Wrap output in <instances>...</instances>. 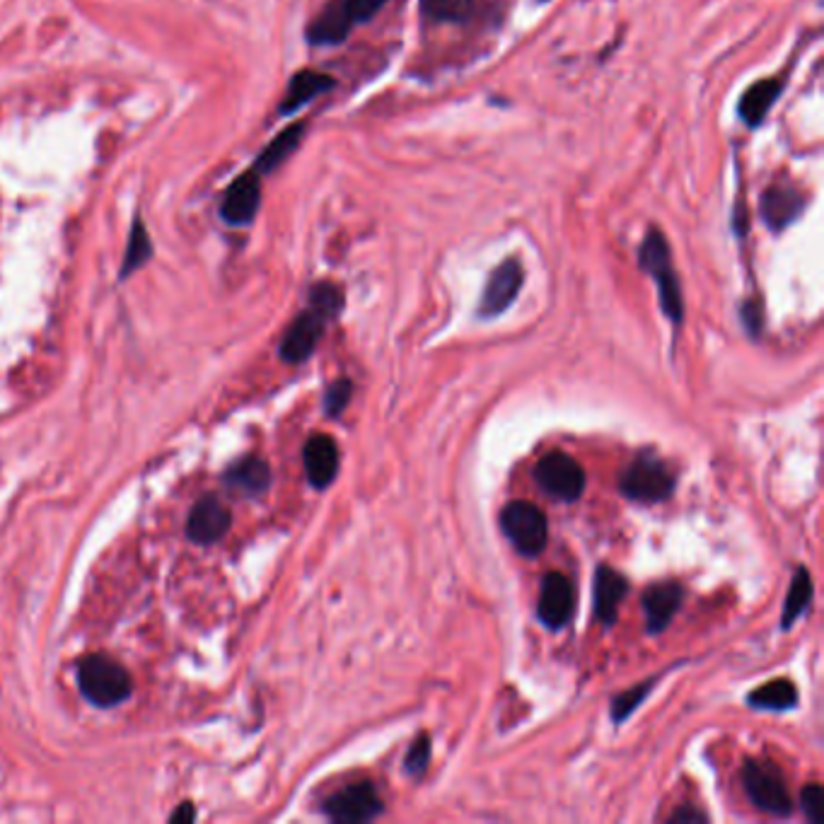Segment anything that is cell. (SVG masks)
<instances>
[{"label":"cell","instance_id":"cell-1","mask_svg":"<svg viewBox=\"0 0 824 824\" xmlns=\"http://www.w3.org/2000/svg\"><path fill=\"white\" fill-rule=\"evenodd\" d=\"M639 261H641V269L648 273V276L655 281V285H658L661 307L665 317L670 319L673 325H682V319H685L682 289H679L677 271L673 267L670 245H667V240L658 228H651L646 237H643Z\"/></svg>","mask_w":824,"mask_h":824},{"label":"cell","instance_id":"cell-2","mask_svg":"<svg viewBox=\"0 0 824 824\" xmlns=\"http://www.w3.org/2000/svg\"><path fill=\"white\" fill-rule=\"evenodd\" d=\"M78 685L82 697L100 709H112L131 697V675L124 665L106 655H88L78 665Z\"/></svg>","mask_w":824,"mask_h":824},{"label":"cell","instance_id":"cell-3","mask_svg":"<svg viewBox=\"0 0 824 824\" xmlns=\"http://www.w3.org/2000/svg\"><path fill=\"white\" fill-rule=\"evenodd\" d=\"M745 793L749 795L755 808L774 817H788L793 812L791 795L779 767L764 759H747L743 767Z\"/></svg>","mask_w":824,"mask_h":824},{"label":"cell","instance_id":"cell-4","mask_svg":"<svg viewBox=\"0 0 824 824\" xmlns=\"http://www.w3.org/2000/svg\"><path fill=\"white\" fill-rule=\"evenodd\" d=\"M622 494L639 504H661L675 492V476L670 467L655 455H641L629 464L619 482Z\"/></svg>","mask_w":824,"mask_h":824},{"label":"cell","instance_id":"cell-5","mask_svg":"<svg viewBox=\"0 0 824 824\" xmlns=\"http://www.w3.org/2000/svg\"><path fill=\"white\" fill-rule=\"evenodd\" d=\"M500 530L506 532L512 546L522 556H540L549 540V524L544 512L528 504V500H512L500 512Z\"/></svg>","mask_w":824,"mask_h":824},{"label":"cell","instance_id":"cell-6","mask_svg":"<svg viewBox=\"0 0 824 824\" xmlns=\"http://www.w3.org/2000/svg\"><path fill=\"white\" fill-rule=\"evenodd\" d=\"M534 482L540 484L546 496L556 500H571L580 498L585 492V472L580 464L573 460L566 452H549L534 467Z\"/></svg>","mask_w":824,"mask_h":824},{"label":"cell","instance_id":"cell-7","mask_svg":"<svg viewBox=\"0 0 824 824\" xmlns=\"http://www.w3.org/2000/svg\"><path fill=\"white\" fill-rule=\"evenodd\" d=\"M321 810H325V815L331 822L361 824V822H370L377 815H382L385 805H382L377 788L370 781H361V783L346 786L343 791L327 798Z\"/></svg>","mask_w":824,"mask_h":824},{"label":"cell","instance_id":"cell-8","mask_svg":"<svg viewBox=\"0 0 824 824\" xmlns=\"http://www.w3.org/2000/svg\"><path fill=\"white\" fill-rule=\"evenodd\" d=\"M329 319H334L329 309H325L317 303H309L305 313L297 315L293 325L289 327V331H285V337L281 341L283 361L293 365L305 363L307 358L315 353Z\"/></svg>","mask_w":824,"mask_h":824},{"label":"cell","instance_id":"cell-9","mask_svg":"<svg viewBox=\"0 0 824 824\" xmlns=\"http://www.w3.org/2000/svg\"><path fill=\"white\" fill-rule=\"evenodd\" d=\"M524 283V269L520 264V259H506L504 264L496 267L488 276V283L482 295V305H479V317L482 319H492L504 315L506 309L516 303V297L522 291Z\"/></svg>","mask_w":824,"mask_h":824},{"label":"cell","instance_id":"cell-10","mask_svg":"<svg viewBox=\"0 0 824 824\" xmlns=\"http://www.w3.org/2000/svg\"><path fill=\"white\" fill-rule=\"evenodd\" d=\"M573 609H576V590H573V583L564 576V573H546L542 580V592H540V602H537V617L546 629H564L571 617Z\"/></svg>","mask_w":824,"mask_h":824},{"label":"cell","instance_id":"cell-11","mask_svg":"<svg viewBox=\"0 0 824 824\" xmlns=\"http://www.w3.org/2000/svg\"><path fill=\"white\" fill-rule=\"evenodd\" d=\"M230 522H233L230 510L225 508L218 498L206 496V498H201L194 508H191L187 534L191 542L208 546L223 540V534L230 530Z\"/></svg>","mask_w":824,"mask_h":824},{"label":"cell","instance_id":"cell-12","mask_svg":"<svg viewBox=\"0 0 824 824\" xmlns=\"http://www.w3.org/2000/svg\"><path fill=\"white\" fill-rule=\"evenodd\" d=\"M643 614H646L648 634H661V631L673 622L677 609L685 602V588L677 580L653 583L643 592Z\"/></svg>","mask_w":824,"mask_h":824},{"label":"cell","instance_id":"cell-13","mask_svg":"<svg viewBox=\"0 0 824 824\" xmlns=\"http://www.w3.org/2000/svg\"><path fill=\"white\" fill-rule=\"evenodd\" d=\"M805 208V199L800 191L791 184H774L761 194L759 211L764 223L769 225L774 233H781L788 225L795 223L800 213Z\"/></svg>","mask_w":824,"mask_h":824},{"label":"cell","instance_id":"cell-14","mask_svg":"<svg viewBox=\"0 0 824 824\" xmlns=\"http://www.w3.org/2000/svg\"><path fill=\"white\" fill-rule=\"evenodd\" d=\"M261 203L259 172H247L228 189L223 199V218L233 225H247L257 216Z\"/></svg>","mask_w":824,"mask_h":824},{"label":"cell","instance_id":"cell-15","mask_svg":"<svg viewBox=\"0 0 824 824\" xmlns=\"http://www.w3.org/2000/svg\"><path fill=\"white\" fill-rule=\"evenodd\" d=\"M305 472L307 479L315 488H327L339 472V448L334 443V438L317 433L307 440L305 452Z\"/></svg>","mask_w":824,"mask_h":824},{"label":"cell","instance_id":"cell-16","mask_svg":"<svg viewBox=\"0 0 824 824\" xmlns=\"http://www.w3.org/2000/svg\"><path fill=\"white\" fill-rule=\"evenodd\" d=\"M629 592V580L622 573L600 566L595 573V617L600 619L605 627H612L617 622L619 605L624 602Z\"/></svg>","mask_w":824,"mask_h":824},{"label":"cell","instance_id":"cell-17","mask_svg":"<svg viewBox=\"0 0 824 824\" xmlns=\"http://www.w3.org/2000/svg\"><path fill=\"white\" fill-rule=\"evenodd\" d=\"M353 18L349 13V5L346 0H331V3L321 10V13L315 18L313 25L307 30V39L315 46H334L341 44L349 32L353 30Z\"/></svg>","mask_w":824,"mask_h":824},{"label":"cell","instance_id":"cell-18","mask_svg":"<svg viewBox=\"0 0 824 824\" xmlns=\"http://www.w3.org/2000/svg\"><path fill=\"white\" fill-rule=\"evenodd\" d=\"M781 92H783L781 80H776V78L757 80L755 86H749L743 98H740L737 116L743 118L749 128L761 126L764 118H767V114L771 112V106L776 104V100L781 98Z\"/></svg>","mask_w":824,"mask_h":824},{"label":"cell","instance_id":"cell-19","mask_svg":"<svg viewBox=\"0 0 824 824\" xmlns=\"http://www.w3.org/2000/svg\"><path fill=\"white\" fill-rule=\"evenodd\" d=\"M334 86H337V82H334L331 76L315 74V70H303V74H297L291 80L289 92H285L281 104V114H293L297 110H303L307 102H313L317 94L329 92Z\"/></svg>","mask_w":824,"mask_h":824},{"label":"cell","instance_id":"cell-20","mask_svg":"<svg viewBox=\"0 0 824 824\" xmlns=\"http://www.w3.org/2000/svg\"><path fill=\"white\" fill-rule=\"evenodd\" d=\"M225 484L245 496H259L271 486V470L264 460L247 458L225 474Z\"/></svg>","mask_w":824,"mask_h":824},{"label":"cell","instance_id":"cell-21","mask_svg":"<svg viewBox=\"0 0 824 824\" xmlns=\"http://www.w3.org/2000/svg\"><path fill=\"white\" fill-rule=\"evenodd\" d=\"M747 703L757 711H788L798 703V689L791 679H774L752 691Z\"/></svg>","mask_w":824,"mask_h":824},{"label":"cell","instance_id":"cell-22","mask_svg":"<svg viewBox=\"0 0 824 824\" xmlns=\"http://www.w3.org/2000/svg\"><path fill=\"white\" fill-rule=\"evenodd\" d=\"M812 602V578L808 568H798L791 590H788L786 605H783V617H781V629H791L800 617L805 614V609Z\"/></svg>","mask_w":824,"mask_h":824},{"label":"cell","instance_id":"cell-23","mask_svg":"<svg viewBox=\"0 0 824 824\" xmlns=\"http://www.w3.org/2000/svg\"><path fill=\"white\" fill-rule=\"evenodd\" d=\"M303 131H305L303 124H293L291 128H285L283 134L273 138L269 143V148L259 155L255 172H271V170H276L281 162H285V158H291L293 150L301 146Z\"/></svg>","mask_w":824,"mask_h":824},{"label":"cell","instance_id":"cell-24","mask_svg":"<svg viewBox=\"0 0 824 824\" xmlns=\"http://www.w3.org/2000/svg\"><path fill=\"white\" fill-rule=\"evenodd\" d=\"M472 5L474 0H421V13L433 22H464Z\"/></svg>","mask_w":824,"mask_h":824},{"label":"cell","instance_id":"cell-25","mask_svg":"<svg viewBox=\"0 0 824 824\" xmlns=\"http://www.w3.org/2000/svg\"><path fill=\"white\" fill-rule=\"evenodd\" d=\"M150 259V240H148V233L146 228H143V223L136 221L134 230H131V240H128V249H126V259H124V267H122V276H131L136 269H140L146 261Z\"/></svg>","mask_w":824,"mask_h":824},{"label":"cell","instance_id":"cell-26","mask_svg":"<svg viewBox=\"0 0 824 824\" xmlns=\"http://www.w3.org/2000/svg\"><path fill=\"white\" fill-rule=\"evenodd\" d=\"M428 764H431V737L419 735L414 740L409 752H406L404 769L411 776V779H421L428 769Z\"/></svg>","mask_w":824,"mask_h":824},{"label":"cell","instance_id":"cell-27","mask_svg":"<svg viewBox=\"0 0 824 824\" xmlns=\"http://www.w3.org/2000/svg\"><path fill=\"white\" fill-rule=\"evenodd\" d=\"M653 685H655V679H651V682H643V685H639V687H634V689H627L624 695H619V697L612 701V715H614V721H617V723L627 721L629 715L636 711L639 703L648 697V691L653 689Z\"/></svg>","mask_w":824,"mask_h":824},{"label":"cell","instance_id":"cell-28","mask_svg":"<svg viewBox=\"0 0 824 824\" xmlns=\"http://www.w3.org/2000/svg\"><path fill=\"white\" fill-rule=\"evenodd\" d=\"M351 392H353V385H351L349 380H337V382H334V385L325 394V411L329 416H339L346 409V406H349Z\"/></svg>","mask_w":824,"mask_h":824},{"label":"cell","instance_id":"cell-29","mask_svg":"<svg viewBox=\"0 0 824 824\" xmlns=\"http://www.w3.org/2000/svg\"><path fill=\"white\" fill-rule=\"evenodd\" d=\"M800 805H803V812L812 824H817L822 820V805H824V793L820 783H810L803 788L800 793Z\"/></svg>","mask_w":824,"mask_h":824},{"label":"cell","instance_id":"cell-30","mask_svg":"<svg viewBox=\"0 0 824 824\" xmlns=\"http://www.w3.org/2000/svg\"><path fill=\"white\" fill-rule=\"evenodd\" d=\"M387 0H346V5H349V13L353 18V22L358 25V22H370L373 20L382 8H385Z\"/></svg>","mask_w":824,"mask_h":824},{"label":"cell","instance_id":"cell-31","mask_svg":"<svg viewBox=\"0 0 824 824\" xmlns=\"http://www.w3.org/2000/svg\"><path fill=\"white\" fill-rule=\"evenodd\" d=\"M743 319H745V329H749V334H755V337H757L759 329H761V309H759V305L747 303L745 309H743Z\"/></svg>","mask_w":824,"mask_h":824},{"label":"cell","instance_id":"cell-32","mask_svg":"<svg viewBox=\"0 0 824 824\" xmlns=\"http://www.w3.org/2000/svg\"><path fill=\"white\" fill-rule=\"evenodd\" d=\"M194 820H196V810L191 803H184L170 815V822H194Z\"/></svg>","mask_w":824,"mask_h":824},{"label":"cell","instance_id":"cell-33","mask_svg":"<svg viewBox=\"0 0 824 824\" xmlns=\"http://www.w3.org/2000/svg\"><path fill=\"white\" fill-rule=\"evenodd\" d=\"M673 820L675 822H703V820H707V815H703V812L691 810V808H685V810H677Z\"/></svg>","mask_w":824,"mask_h":824},{"label":"cell","instance_id":"cell-34","mask_svg":"<svg viewBox=\"0 0 824 824\" xmlns=\"http://www.w3.org/2000/svg\"><path fill=\"white\" fill-rule=\"evenodd\" d=\"M542 3H544V0H542Z\"/></svg>","mask_w":824,"mask_h":824}]
</instances>
